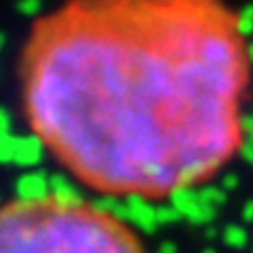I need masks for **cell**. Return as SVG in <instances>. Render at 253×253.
I'll list each match as a JSON object with an SVG mask.
<instances>
[{"instance_id": "6da1fadb", "label": "cell", "mask_w": 253, "mask_h": 253, "mask_svg": "<svg viewBox=\"0 0 253 253\" xmlns=\"http://www.w3.org/2000/svg\"><path fill=\"white\" fill-rule=\"evenodd\" d=\"M251 59L223 0H71L31 28L24 110L82 185L162 202L239 153Z\"/></svg>"}, {"instance_id": "7a4b0ae2", "label": "cell", "mask_w": 253, "mask_h": 253, "mask_svg": "<svg viewBox=\"0 0 253 253\" xmlns=\"http://www.w3.org/2000/svg\"><path fill=\"white\" fill-rule=\"evenodd\" d=\"M129 225L80 195L17 197L0 207V253H148Z\"/></svg>"}, {"instance_id": "3957f363", "label": "cell", "mask_w": 253, "mask_h": 253, "mask_svg": "<svg viewBox=\"0 0 253 253\" xmlns=\"http://www.w3.org/2000/svg\"><path fill=\"white\" fill-rule=\"evenodd\" d=\"M122 218L126 223H131L134 227H138L141 232L150 235L160 227V220H157V207H153V202L138 197V195H131V197H125V209H122Z\"/></svg>"}, {"instance_id": "277c9868", "label": "cell", "mask_w": 253, "mask_h": 253, "mask_svg": "<svg viewBox=\"0 0 253 253\" xmlns=\"http://www.w3.org/2000/svg\"><path fill=\"white\" fill-rule=\"evenodd\" d=\"M45 157V143L38 134L17 136L14 141V164L21 169H36Z\"/></svg>"}, {"instance_id": "5b68a950", "label": "cell", "mask_w": 253, "mask_h": 253, "mask_svg": "<svg viewBox=\"0 0 253 253\" xmlns=\"http://www.w3.org/2000/svg\"><path fill=\"white\" fill-rule=\"evenodd\" d=\"M52 195L49 190V176L42 171H26L17 181V197L19 199H42Z\"/></svg>"}, {"instance_id": "8992f818", "label": "cell", "mask_w": 253, "mask_h": 253, "mask_svg": "<svg viewBox=\"0 0 253 253\" xmlns=\"http://www.w3.org/2000/svg\"><path fill=\"white\" fill-rule=\"evenodd\" d=\"M169 204H171V207H176L178 211H181V216L190 220V216H192V213L199 209V204H202V199H199V190L197 188H183V190H178V192H173V195H171Z\"/></svg>"}, {"instance_id": "52a82bcc", "label": "cell", "mask_w": 253, "mask_h": 253, "mask_svg": "<svg viewBox=\"0 0 253 253\" xmlns=\"http://www.w3.org/2000/svg\"><path fill=\"white\" fill-rule=\"evenodd\" d=\"M49 190H52L54 195H63V197H78V195H80L63 173H52V176H49Z\"/></svg>"}, {"instance_id": "ba28073f", "label": "cell", "mask_w": 253, "mask_h": 253, "mask_svg": "<svg viewBox=\"0 0 253 253\" xmlns=\"http://www.w3.org/2000/svg\"><path fill=\"white\" fill-rule=\"evenodd\" d=\"M14 141L12 131H0V164H14Z\"/></svg>"}, {"instance_id": "9c48e42d", "label": "cell", "mask_w": 253, "mask_h": 253, "mask_svg": "<svg viewBox=\"0 0 253 253\" xmlns=\"http://www.w3.org/2000/svg\"><path fill=\"white\" fill-rule=\"evenodd\" d=\"M178 218L181 216V211L171 204H164V207H157V220H160V227L164 225H176L178 223Z\"/></svg>"}, {"instance_id": "30bf717a", "label": "cell", "mask_w": 253, "mask_h": 253, "mask_svg": "<svg viewBox=\"0 0 253 253\" xmlns=\"http://www.w3.org/2000/svg\"><path fill=\"white\" fill-rule=\"evenodd\" d=\"M199 199H202L204 204H209V207H216V204H223L225 195H223V190L220 188H211V185H207V188L199 190Z\"/></svg>"}, {"instance_id": "8fae6325", "label": "cell", "mask_w": 253, "mask_h": 253, "mask_svg": "<svg viewBox=\"0 0 253 253\" xmlns=\"http://www.w3.org/2000/svg\"><path fill=\"white\" fill-rule=\"evenodd\" d=\"M42 7V0H19V12L24 17H38Z\"/></svg>"}, {"instance_id": "7c38bea8", "label": "cell", "mask_w": 253, "mask_h": 253, "mask_svg": "<svg viewBox=\"0 0 253 253\" xmlns=\"http://www.w3.org/2000/svg\"><path fill=\"white\" fill-rule=\"evenodd\" d=\"M225 239L230 246H242L244 244V232H242L239 227H230L225 232Z\"/></svg>"}, {"instance_id": "4fadbf2b", "label": "cell", "mask_w": 253, "mask_h": 253, "mask_svg": "<svg viewBox=\"0 0 253 253\" xmlns=\"http://www.w3.org/2000/svg\"><path fill=\"white\" fill-rule=\"evenodd\" d=\"M0 131H12V118L7 110L0 108Z\"/></svg>"}, {"instance_id": "5bb4252c", "label": "cell", "mask_w": 253, "mask_h": 253, "mask_svg": "<svg viewBox=\"0 0 253 253\" xmlns=\"http://www.w3.org/2000/svg\"><path fill=\"white\" fill-rule=\"evenodd\" d=\"M155 253H178V246L173 244V242H164V244H160V249Z\"/></svg>"}, {"instance_id": "9a60e30c", "label": "cell", "mask_w": 253, "mask_h": 253, "mask_svg": "<svg viewBox=\"0 0 253 253\" xmlns=\"http://www.w3.org/2000/svg\"><path fill=\"white\" fill-rule=\"evenodd\" d=\"M235 183H237V178H232V176H227V178H225V185H227V188H230V185H235Z\"/></svg>"}, {"instance_id": "2e32d148", "label": "cell", "mask_w": 253, "mask_h": 253, "mask_svg": "<svg viewBox=\"0 0 253 253\" xmlns=\"http://www.w3.org/2000/svg\"><path fill=\"white\" fill-rule=\"evenodd\" d=\"M2 42H5V38H2V36H0V49H2Z\"/></svg>"}, {"instance_id": "e0dca14e", "label": "cell", "mask_w": 253, "mask_h": 253, "mask_svg": "<svg viewBox=\"0 0 253 253\" xmlns=\"http://www.w3.org/2000/svg\"><path fill=\"white\" fill-rule=\"evenodd\" d=\"M204 253H213V251H204Z\"/></svg>"}]
</instances>
